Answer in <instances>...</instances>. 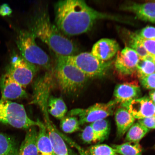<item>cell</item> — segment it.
Wrapping results in <instances>:
<instances>
[{
	"label": "cell",
	"mask_w": 155,
	"mask_h": 155,
	"mask_svg": "<svg viewBox=\"0 0 155 155\" xmlns=\"http://www.w3.org/2000/svg\"><path fill=\"white\" fill-rule=\"evenodd\" d=\"M54 12L56 26L67 36L78 35L90 31L100 19L122 21L120 17L96 10L82 0L58 1L54 5Z\"/></svg>",
	"instance_id": "6da1fadb"
},
{
	"label": "cell",
	"mask_w": 155,
	"mask_h": 155,
	"mask_svg": "<svg viewBox=\"0 0 155 155\" xmlns=\"http://www.w3.org/2000/svg\"><path fill=\"white\" fill-rule=\"evenodd\" d=\"M56 57L58 61L75 66L89 78L104 76L111 64L110 61H100L88 52L72 56Z\"/></svg>",
	"instance_id": "5b68a950"
},
{
	"label": "cell",
	"mask_w": 155,
	"mask_h": 155,
	"mask_svg": "<svg viewBox=\"0 0 155 155\" xmlns=\"http://www.w3.org/2000/svg\"><path fill=\"white\" fill-rule=\"evenodd\" d=\"M154 2H155V1H153Z\"/></svg>",
	"instance_id": "8d00e7d4"
},
{
	"label": "cell",
	"mask_w": 155,
	"mask_h": 155,
	"mask_svg": "<svg viewBox=\"0 0 155 155\" xmlns=\"http://www.w3.org/2000/svg\"><path fill=\"white\" fill-rule=\"evenodd\" d=\"M130 35L142 45L150 57H155V40L144 39L137 36L135 33Z\"/></svg>",
	"instance_id": "4316f807"
},
{
	"label": "cell",
	"mask_w": 155,
	"mask_h": 155,
	"mask_svg": "<svg viewBox=\"0 0 155 155\" xmlns=\"http://www.w3.org/2000/svg\"><path fill=\"white\" fill-rule=\"evenodd\" d=\"M121 105L134 119L140 120L155 116V106L148 97L135 99Z\"/></svg>",
	"instance_id": "30bf717a"
},
{
	"label": "cell",
	"mask_w": 155,
	"mask_h": 155,
	"mask_svg": "<svg viewBox=\"0 0 155 155\" xmlns=\"http://www.w3.org/2000/svg\"><path fill=\"white\" fill-rule=\"evenodd\" d=\"M37 135L36 127L28 129L24 139L19 147L17 155H38L37 146Z\"/></svg>",
	"instance_id": "9a60e30c"
},
{
	"label": "cell",
	"mask_w": 155,
	"mask_h": 155,
	"mask_svg": "<svg viewBox=\"0 0 155 155\" xmlns=\"http://www.w3.org/2000/svg\"><path fill=\"white\" fill-rule=\"evenodd\" d=\"M29 31L47 45L56 56H72L78 52L77 46L53 24L47 7L38 6L28 23Z\"/></svg>",
	"instance_id": "7a4b0ae2"
},
{
	"label": "cell",
	"mask_w": 155,
	"mask_h": 155,
	"mask_svg": "<svg viewBox=\"0 0 155 155\" xmlns=\"http://www.w3.org/2000/svg\"><path fill=\"white\" fill-rule=\"evenodd\" d=\"M150 131L139 123H136L130 128L126 137L128 142L139 143Z\"/></svg>",
	"instance_id": "7402d4cb"
},
{
	"label": "cell",
	"mask_w": 155,
	"mask_h": 155,
	"mask_svg": "<svg viewBox=\"0 0 155 155\" xmlns=\"http://www.w3.org/2000/svg\"><path fill=\"white\" fill-rule=\"evenodd\" d=\"M12 13V9L7 4H3L0 6V15L1 16L3 17L9 16Z\"/></svg>",
	"instance_id": "d6a6232c"
},
{
	"label": "cell",
	"mask_w": 155,
	"mask_h": 155,
	"mask_svg": "<svg viewBox=\"0 0 155 155\" xmlns=\"http://www.w3.org/2000/svg\"><path fill=\"white\" fill-rule=\"evenodd\" d=\"M115 120L117 127L118 136L122 137L129 130L133 124L135 119L127 110L124 107H121L116 110Z\"/></svg>",
	"instance_id": "2e32d148"
},
{
	"label": "cell",
	"mask_w": 155,
	"mask_h": 155,
	"mask_svg": "<svg viewBox=\"0 0 155 155\" xmlns=\"http://www.w3.org/2000/svg\"><path fill=\"white\" fill-rule=\"evenodd\" d=\"M140 94V87L138 85L132 83L118 84L115 87L114 92L115 101L117 104H121L138 98Z\"/></svg>",
	"instance_id": "5bb4252c"
},
{
	"label": "cell",
	"mask_w": 155,
	"mask_h": 155,
	"mask_svg": "<svg viewBox=\"0 0 155 155\" xmlns=\"http://www.w3.org/2000/svg\"><path fill=\"white\" fill-rule=\"evenodd\" d=\"M140 58L134 50L126 47L121 52L118 51L115 65L117 72L122 75H130L136 72Z\"/></svg>",
	"instance_id": "9c48e42d"
},
{
	"label": "cell",
	"mask_w": 155,
	"mask_h": 155,
	"mask_svg": "<svg viewBox=\"0 0 155 155\" xmlns=\"http://www.w3.org/2000/svg\"><path fill=\"white\" fill-rule=\"evenodd\" d=\"M0 121L17 129H28L38 127L40 121L28 117L24 106L8 100H0Z\"/></svg>",
	"instance_id": "8992f818"
},
{
	"label": "cell",
	"mask_w": 155,
	"mask_h": 155,
	"mask_svg": "<svg viewBox=\"0 0 155 155\" xmlns=\"http://www.w3.org/2000/svg\"><path fill=\"white\" fill-rule=\"evenodd\" d=\"M1 99L11 100L26 98L28 94L24 88L6 73L0 78Z\"/></svg>",
	"instance_id": "8fae6325"
},
{
	"label": "cell",
	"mask_w": 155,
	"mask_h": 155,
	"mask_svg": "<svg viewBox=\"0 0 155 155\" xmlns=\"http://www.w3.org/2000/svg\"><path fill=\"white\" fill-rule=\"evenodd\" d=\"M137 36L145 40H155V28L147 26L135 33Z\"/></svg>",
	"instance_id": "f1b7e54d"
},
{
	"label": "cell",
	"mask_w": 155,
	"mask_h": 155,
	"mask_svg": "<svg viewBox=\"0 0 155 155\" xmlns=\"http://www.w3.org/2000/svg\"><path fill=\"white\" fill-rule=\"evenodd\" d=\"M81 138L83 142L87 144L97 143L94 131L91 124L85 127L81 134Z\"/></svg>",
	"instance_id": "83f0119b"
},
{
	"label": "cell",
	"mask_w": 155,
	"mask_h": 155,
	"mask_svg": "<svg viewBox=\"0 0 155 155\" xmlns=\"http://www.w3.org/2000/svg\"><path fill=\"white\" fill-rule=\"evenodd\" d=\"M136 72L139 78L155 73V64L150 59H140L137 65Z\"/></svg>",
	"instance_id": "cb8c5ba5"
},
{
	"label": "cell",
	"mask_w": 155,
	"mask_h": 155,
	"mask_svg": "<svg viewBox=\"0 0 155 155\" xmlns=\"http://www.w3.org/2000/svg\"><path fill=\"white\" fill-rule=\"evenodd\" d=\"M48 106V113L58 119L61 120L66 115L68 111L67 106L61 97L49 96Z\"/></svg>",
	"instance_id": "d6986e66"
},
{
	"label": "cell",
	"mask_w": 155,
	"mask_h": 155,
	"mask_svg": "<svg viewBox=\"0 0 155 155\" xmlns=\"http://www.w3.org/2000/svg\"><path fill=\"white\" fill-rule=\"evenodd\" d=\"M150 98L155 106V90L151 91L150 93Z\"/></svg>",
	"instance_id": "836d02e7"
},
{
	"label": "cell",
	"mask_w": 155,
	"mask_h": 155,
	"mask_svg": "<svg viewBox=\"0 0 155 155\" xmlns=\"http://www.w3.org/2000/svg\"><path fill=\"white\" fill-rule=\"evenodd\" d=\"M88 152L90 155H120L112 147L104 144L92 145L89 148Z\"/></svg>",
	"instance_id": "d4e9b609"
},
{
	"label": "cell",
	"mask_w": 155,
	"mask_h": 155,
	"mask_svg": "<svg viewBox=\"0 0 155 155\" xmlns=\"http://www.w3.org/2000/svg\"><path fill=\"white\" fill-rule=\"evenodd\" d=\"M38 127L39 130L37 137V146L38 153L41 155H55L51 141L44 124L40 121Z\"/></svg>",
	"instance_id": "e0dca14e"
},
{
	"label": "cell",
	"mask_w": 155,
	"mask_h": 155,
	"mask_svg": "<svg viewBox=\"0 0 155 155\" xmlns=\"http://www.w3.org/2000/svg\"><path fill=\"white\" fill-rule=\"evenodd\" d=\"M141 84L147 89H155V73L139 78Z\"/></svg>",
	"instance_id": "f546056e"
},
{
	"label": "cell",
	"mask_w": 155,
	"mask_h": 155,
	"mask_svg": "<svg viewBox=\"0 0 155 155\" xmlns=\"http://www.w3.org/2000/svg\"><path fill=\"white\" fill-rule=\"evenodd\" d=\"M19 148L14 137L0 132V155H17Z\"/></svg>",
	"instance_id": "ac0fdd59"
},
{
	"label": "cell",
	"mask_w": 155,
	"mask_h": 155,
	"mask_svg": "<svg viewBox=\"0 0 155 155\" xmlns=\"http://www.w3.org/2000/svg\"><path fill=\"white\" fill-rule=\"evenodd\" d=\"M120 9L134 13L141 20L155 24V2L143 4L127 3L122 5Z\"/></svg>",
	"instance_id": "4fadbf2b"
},
{
	"label": "cell",
	"mask_w": 155,
	"mask_h": 155,
	"mask_svg": "<svg viewBox=\"0 0 155 155\" xmlns=\"http://www.w3.org/2000/svg\"><path fill=\"white\" fill-rule=\"evenodd\" d=\"M131 40L129 41L130 48L134 50L138 55L140 60L148 59L150 57L146 49L138 40L136 39L130 35Z\"/></svg>",
	"instance_id": "484cf974"
},
{
	"label": "cell",
	"mask_w": 155,
	"mask_h": 155,
	"mask_svg": "<svg viewBox=\"0 0 155 155\" xmlns=\"http://www.w3.org/2000/svg\"><path fill=\"white\" fill-rule=\"evenodd\" d=\"M138 123L149 129H155V116L139 120Z\"/></svg>",
	"instance_id": "4dcf8cb0"
},
{
	"label": "cell",
	"mask_w": 155,
	"mask_h": 155,
	"mask_svg": "<svg viewBox=\"0 0 155 155\" xmlns=\"http://www.w3.org/2000/svg\"><path fill=\"white\" fill-rule=\"evenodd\" d=\"M94 131L97 143L102 142L108 138L110 133V126L109 121L102 119L91 124Z\"/></svg>",
	"instance_id": "ffe728a7"
},
{
	"label": "cell",
	"mask_w": 155,
	"mask_h": 155,
	"mask_svg": "<svg viewBox=\"0 0 155 155\" xmlns=\"http://www.w3.org/2000/svg\"><path fill=\"white\" fill-rule=\"evenodd\" d=\"M80 125L78 118L74 116H65L61 120L60 123L61 130L67 134H71L78 131Z\"/></svg>",
	"instance_id": "603a6c76"
},
{
	"label": "cell",
	"mask_w": 155,
	"mask_h": 155,
	"mask_svg": "<svg viewBox=\"0 0 155 155\" xmlns=\"http://www.w3.org/2000/svg\"><path fill=\"white\" fill-rule=\"evenodd\" d=\"M112 147L120 155H142L143 149L139 143L127 142L120 145H112Z\"/></svg>",
	"instance_id": "44dd1931"
},
{
	"label": "cell",
	"mask_w": 155,
	"mask_h": 155,
	"mask_svg": "<svg viewBox=\"0 0 155 155\" xmlns=\"http://www.w3.org/2000/svg\"><path fill=\"white\" fill-rule=\"evenodd\" d=\"M119 49V45L115 40L102 38L94 45L91 53L100 61H107L113 57Z\"/></svg>",
	"instance_id": "7c38bea8"
},
{
	"label": "cell",
	"mask_w": 155,
	"mask_h": 155,
	"mask_svg": "<svg viewBox=\"0 0 155 155\" xmlns=\"http://www.w3.org/2000/svg\"><path fill=\"white\" fill-rule=\"evenodd\" d=\"M61 134L64 140L67 141L70 144L72 145L75 148L77 149V150L78 151L80 155H90L88 151H87L83 150L82 147L77 144V143H75L74 141L71 140V139L69 138L68 137L64 135L61 133Z\"/></svg>",
	"instance_id": "1f68e13d"
},
{
	"label": "cell",
	"mask_w": 155,
	"mask_h": 155,
	"mask_svg": "<svg viewBox=\"0 0 155 155\" xmlns=\"http://www.w3.org/2000/svg\"><path fill=\"white\" fill-rule=\"evenodd\" d=\"M117 103L112 101L106 104L97 103L87 108H75L68 112L67 116L78 118L81 125L104 119L113 114Z\"/></svg>",
	"instance_id": "ba28073f"
},
{
	"label": "cell",
	"mask_w": 155,
	"mask_h": 155,
	"mask_svg": "<svg viewBox=\"0 0 155 155\" xmlns=\"http://www.w3.org/2000/svg\"><path fill=\"white\" fill-rule=\"evenodd\" d=\"M152 61L155 64V57H152Z\"/></svg>",
	"instance_id": "d590c367"
},
{
	"label": "cell",
	"mask_w": 155,
	"mask_h": 155,
	"mask_svg": "<svg viewBox=\"0 0 155 155\" xmlns=\"http://www.w3.org/2000/svg\"><path fill=\"white\" fill-rule=\"evenodd\" d=\"M36 38L29 30L18 31L15 42L21 56L28 62L53 71L51 59L48 54L37 44Z\"/></svg>",
	"instance_id": "3957f363"
},
{
	"label": "cell",
	"mask_w": 155,
	"mask_h": 155,
	"mask_svg": "<svg viewBox=\"0 0 155 155\" xmlns=\"http://www.w3.org/2000/svg\"><path fill=\"white\" fill-rule=\"evenodd\" d=\"M68 149L69 155H78L76 153H75L74 151L71 150V149L68 148Z\"/></svg>",
	"instance_id": "e575fe53"
},
{
	"label": "cell",
	"mask_w": 155,
	"mask_h": 155,
	"mask_svg": "<svg viewBox=\"0 0 155 155\" xmlns=\"http://www.w3.org/2000/svg\"><path fill=\"white\" fill-rule=\"evenodd\" d=\"M38 67L14 53L5 69V73L13 80L26 88L33 80Z\"/></svg>",
	"instance_id": "52a82bcc"
},
{
	"label": "cell",
	"mask_w": 155,
	"mask_h": 155,
	"mask_svg": "<svg viewBox=\"0 0 155 155\" xmlns=\"http://www.w3.org/2000/svg\"><path fill=\"white\" fill-rule=\"evenodd\" d=\"M54 78L65 94H74L86 85L89 78L75 66L57 60Z\"/></svg>",
	"instance_id": "277c9868"
}]
</instances>
